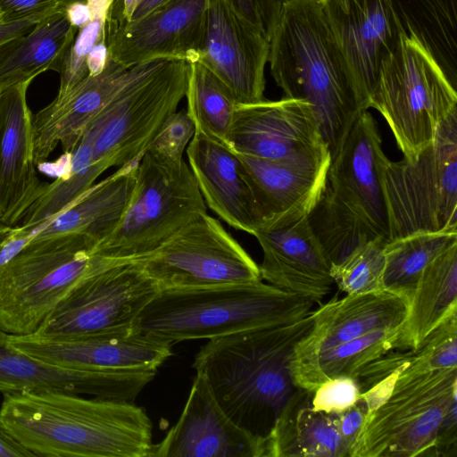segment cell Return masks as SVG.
<instances>
[{
	"label": "cell",
	"mask_w": 457,
	"mask_h": 457,
	"mask_svg": "<svg viewBox=\"0 0 457 457\" xmlns=\"http://www.w3.org/2000/svg\"><path fill=\"white\" fill-rule=\"evenodd\" d=\"M1 420L34 456L150 457L152 421L133 402L63 392L3 394Z\"/></svg>",
	"instance_id": "6da1fadb"
},
{
	"label": "cell",
	"mask_w": 457,
	"mask_h": 457,
	"mask_svg": "<svg viewBox=\"0 0 457 457\" xmlns=\"http://www.w3.org/2000/svg\"><path fill=\"white\" fill-rule=\"evenodd\" d=\"M313 311L288 324L259 327L210 339L192 367L204 377L217 403L237 426L266 441L295 393L290 361L311 329Z\"/></svg>",
	"instance_id": "7a4b0ae2"
},
{
	"label": "cell",
	"mask_w": 457,
	"mask_h": 457,
	"mask_svg": "<svg viewBox=\"0 0 457 457\" xmlns=\"http://www.w3.org/2000/svg\"><path fill=\"white\" fill-rule=\"evenodd\" d=\"M270 74L286 98L312 108L331 160L361 110L320 0L283 4L268 36Z\"/></svg>",
	"instance_id": "3957f363"
},
{
	"label": "cell",
	"mask_w": 457,
	"mask_h": 457,
	"mask_svg": "<svg viewBox=\"0 0 457 457\" xmlns=\"http://www.w3.org/2000/svg\"><path fill=\"white\" fill-rule=\"evenodd\" d=\"M313 304L262 280L164 289L145 306L134 328L172 345L292 323L306 317Z\"/></svg>",
	"instance_id": "277c9868"
},
{
	"label": "cell",
	"mask_w": 457,
	"mask_h": 457,
	"mask_svg": "<svg viewBox=\"0 0 457 457\" xmlns=\"http://www.w3.org/2000/svg\"><path fill=\"white\" fill-rule=\"evenodd\" d=\"M384 152L372 115L362 112L331 160L320 202L309 215L330 264L376 237L389 241L379 162Z\"/></svg>",
	"instance_id": "5b68a950"
},
{
	"label": "cell",
	"mask_w": 457,
	"mask_h": 457,
	"mask_svg": "<svg viewBox=\"0 0 457 457\" xmlns=\"http://www.w3.org/2000/svg\"><path fill=\"white\" fill-rule=\"evenodd\" d=\"M372 386L384 401L367 413L351 457L438 456L444 420L457 408V369L383 372Z\"/></svg>",
	"instance_id": "8992f818"
},
{
	"label": "cell",
	"mask_w": 457,
	"mask_h": 457,
	"mask_svg": "<svg viewBox=\"0 0 457 457\" xmlns=\"http://www.w3.org/2000/svg\"><path fill=\"white\" fill-rule=\"evenodd\" d=\"M188 62L156 59L131 67L112 98L82 135L93 144V164L106 170L139 161L185 97Z\"/></svg>",
	"instance_id": "52a82bcc"
},
{
	"label": "cell",
	"mask_w": 457,
	"mask_h": 457,
	"mask_svg": "<svg viewBox=\"0 0 457 457\" xmlns=\"http://www.w3.org/2000/svg\"><path fill=\"white\" fill-rule=\"evenodd\" d=\"M83 236L33 241L0 266V328L36 332L56 305L85 278L112 259L92 253Z\"/></svg>",
	"instance_id": "ba28073f"
},
{
	"label": "cell",
	"mask_w": 457,
	"mask_h": 457,
	"mask_svg": "<svg viewBox=\"0 0 457 457\" xmlns=\"http://www.w3.org/2000/svg\"><path fill=\"white\" fill-rule=\"evenodd\" d=\"M205 213L207 206L188 163L173 162L148 149L139 161L120 220L92 253L119 261L140 259Z\"/></svg>",
	"instance_id": "9c48e42d"
},
{
	"label": "cell",
	"mask_w": 457,
	"mask_h": 457,
	"mask_svg": "<svg viewBox=\"0 0 457 457\" xmlns=\"http://www.w3.org/2000/svg\"><path fill=\"white\" fill-rule=\"evenodd\" d=\"M368 107L380 112L403 157L413 160L457 109V92L430 52L403 33L381 63Z\"/></svg>",
	"instance_id": "30bf717a"
},
{
	"label": "cell",
	"mask_w": 457,
	"mask_h": 457,
	"mask_svg": "<svg viewBox=\"0 0 457 457\" xmlns=\"http://www.w3.org/2000/svg\"><path fill=\"white\" fill-rule=\"evenodd\" d=\"M379 179L389 241L420 231L457 230V109L413 160L384 154Z\"/></svg>",
	"instance_id": "8fae6325"
},
{
	"label": "cell",
	"mask_w": 457,
	"mask_h": 457,
	"mask_svg": "<svg viewBox=\"0 0 457 457\" xmlns=\"http://www.w3.org/2000/svg\"><path fill=\"white\" fill-rule=\"evenodd\" d=\"M137 261L161 290L262 280L256 262L207 213Z\"/></svg>",
	"instance_id": "7c38bea8"
},
{
	"label": "cell",
	"mask_w": 457,
	"mask_h": 457,
	"mask_svg": "<svg viewBox=\"0 0 457 457\" xmlns=\"http://www.w3.org/2000/svg\"><path fill=\"white\" fill-rule=\"evenodd\" d=\"M160 291L137 260L112 261L81 280L36 333L69 336L132 328Z\"/></svg>",
	"instance_id": "4fadbf2b"
},
{
	"label": "cell",
	"mask_w": 457,
	"mask_h": 457,
	"mask_svg": "<svg viewBox=\"0 0 457 457\" xmlns=\"http://www.w3.org/2000/svg\"><path fill=\"white\" fill-rule=\"evenodd\" d=\"M228 145L236 153L271 162L331 157L312 106L286 97L237 104Z\"/></svg>",
	"instance_id": "5bb4252c"
},
{
	"label": "cell",
	"mask_w": 457,
	"mask_h": 457,
	"mask_svg": "<svg viewBox=\"0 0 457 457\" xmlns=\"http://www.w3.org/2000/svg\"><path fill=\"white\" fill-rule=\"evenodd\" d=\"M270 43L263 28L227 0H207L206 23L197 61L230 91L239 104L264 100Z\"/></svg>",
	"instance_id": "9a60e30c"
},
{
	"label": "cell",
	"mask_w": 457,
	"mask_h": 457,
	"mask_svg": "<svg viewBox=\"0 0 457 457\" xmlns=\"http://www.w3.org/2000/svg\"><path fill=\"white\" fill-rule=\"evenodd\" d=\"M359 104L369 109L382 62L405 33L391 0H320Z\"/></svg>",
	"instance_id": "2e32d148"
},
{
	"label": "cell",
	"mask_w": 457,
	"mask_h": 457,
	"mask_svg": "<svg viewBox=\"0 0 457 457\" xmlns=\"http://www.w3.org/2000/svg\"><path fill=\"white\" fill-rule=\"evenodd\" d=\"M7 342L40 361L74 369L156 371L172 354L171 345L134 327L69 336L8 334Z\"/></svg>",
	"instance_id": "e0dca14e"
},
{
	"label": "cell",
	"mask_w": 457,
	"mask_h": 457,
	"mask_svg": "<svg viewBox=\"0 0 457 457\" xmlns=\"http://www.w3.org/2000/svg\"><path fill=\"white\" fill-rule=\"evenodd\" d=\"M207 0H168L129 22L106 23L108 56L130 68L156 59L197 61Z\"/></svg>",
	"instance_id": "ac0fdd59"
},
{
	"label": "cell",
	"mask_w": 457,
	"mask_h": 457,
	"mask_svg": "<svg viewBox=\"0 0 457 457\" xmlns=\"http://www.w3.org/2000/svg\"><path fill=\"white\" fill-rule=\"evenodd\" d=\"M0 328V392H63L133 402L153 380L154 370L74 369L40 361L8 345Z\"/></svg>",
	"instance_id": "d6986e66"
},
{
	"label": "cell",
	"mask_w": 457,
	"mask_h": 457,
	"mask_svg": "<svg viewBox=\"0 0 457 457\" xmlns=\"http://www.w3.org/2000/svg\"><path fill=\"white\" fill-rule=\"evenodd\" d=\"M266 441L237 426L196 373L177 423L154 444L150 457H266Z\"/></svg>",
	"instance_id": "ffe728a7"
},
{
	"label": "cell",
	"mask_w": 457,
	"mask_h": 457,
	"mask_svg": "<svg viewBox=\"0 0 457 457\" xmlns=\"http://www.w3.org/2000/svg\"><path fill=\"white\" fill-rule=\"evenodd\" d=\"M259 211L258 228L287 226L309 216L326 187L331 157L271 162L237 153Z\"/></svg>",
	"instance_id": "44dd1931"
},
{
	"label": "cell",
	"mask_w": 457,
	"mask_h": 457,
	"mask_svg": "<svg viewBox=\"0 0 457 457\" xmlns=\"http://www.w3.org/2000/svg\"><path fill=\"white\" fill-rule=\"evenodd\" d=\"M30 82L0 91V223L13 227L43 191L34 156Z\"/></svg>",
	"instance_id": "7402d4cb"
},
{
	"label": "cell",
	"mask_w": 457,
	"mask_h": 457,
	"mask_svg": "<svg viewBox=\"0 0 457 457\" xmlns=\"http://www.w3.org/2000/svg\"><path fill=\"white\" fill-rule=\"evenodd\" d=\"M253 236L262 251V279L313 303L329 294L331 264L309 216L279 228H257Z\"/></svg>",
	"instance_id": "603a6c76"
},
{
	"label": "cell",
	"mask_w": 457,
	"mask_h": 457,
	"mask_svg": "<svg viewBox=\"0 0 457 457\" xmlns=\"http://www.w3.org/2000/svg\"><path fill=\"white\" fill-rule=\"evenodd\" d=\"M109 56L103 71L88 75L64 95L57 96L32 118L34 156L44 163L60 144L71 154L87 126L104 109L130 74Z\"/></svg>",
	"instance_id": "cb8c5ba5"
},
{
	"label": "cell",
	"mask_w": 457,
	"mask_h": 457,
	"mask_svg": "<svg viewBox=\"0 0 457 457\" xmlns=\"http://www.w3.org/2000/svg\"><path fill=\"white\" fill-rule=\"evenodd\" d=\"M408 304L386 291L346 295L313 311L309 332L295 345L291 370L339 344L370 332L403 325Z\"/></svg>",
	"instance_id": "d4e9b609"
},
{
	"label": "cell",
	"mask_w": 457,
	"mask_h": 457,
	"mask_svg": "<svg viewBox=\"0 0 457 457\" xmlns=\"http://www.w3.org/2000/svg\"><path fill=\"white\" fill-rule=\"evenodd\" d=\"M187 156L206 206L228 226L253 236L261 218L237 153L195 130Z\"/></svg>",
	"instance_id": "484cf974"
},
{
	"label": "cell",
	"mask_w": 457,
	"mask_h": 457,
	"mask_svg": "<svg viewBox=\"0 0 457 457\" xmlns=\"http://www.w3.org/2000/svg\"><path fill=\"white\" fill-rule=\"evenodd\" d=\"M139 161L94 184L62 212L31 230L29 242L78 235L89 239L95 248L120 220L135 186Z\"/></svg>",
	"instance_id": "4316f807"
},
{
	"label": "cell",
	"mask_w": 457,
	"mask_h": 457,
	"mask_svg": "<svg viewBox=\"0 0 457 457\" xmlns=\"http://www.w3.org/2000/svg\"><path fill=\"white\" fill-rule=\"evenodd\" d=\"M312 394L297 388L267 437L266 457H350L334 413L314 411Z\"/></svg>",
	"instance_id": "83f0119b"
},
{
	"label": "cell",
	"mask_w": 457,
	"mask_h": 457,
	"mask_svg": "<svg viewBox=\"0 0 457 457\" xmlns=\"http://www.w3.org/2000/svg\"><path fill=\"white\" fill-rule=\"evenodd\" d=\"M78 30L65 12L56 9L25 35L2 44L0 91L19 83L31 82L47 70L60 72Z\"/></svg>",
	"instance_id": "f1b7e54d"
},
{
	"label": "cell",
	"mask_w": 457,
	"mask_h": 457,
	"mask_svg": "<svg viewBox=\"0 0 457 457\" xmlns=\"http://www.w3.org/2000/svg\"><path fill=\"white\" fill-rule=\"evenodd\" d=\"M457 313V243L423 270L402 325L398 349L416 348L453 314Z\"/></svg>",
	"instance_id": "f546056e"
},
{
	"label": "cell",
	"mask_w": 457,
	"mask_h": 457,
	"mask_svg": "<svg viewBox=\"0 0 457 457\" xmlns=\"http://www.w3.org/2000/svg\"><path fill=\"white\" fill-rule=\"evenodd\" d=\"M401 326L378 329L329 348L291 370L297 388L312 392L324 381L337 377L356 378L368 364L398 349Z\"/></svg>",
	"instance_id": "4dcf8cb0"
},
{
	"label": "cell",
	"mask_w": 457,
	"mask_h": 457,
	"mask_svg": "<svg viewBox=\"0 0 457 457\" xmlns=\"http://www.w3.org/2000/svg\"><path fill=\"white\" fill-rule=\"evenodd\" d=\"M404 32L414 36L457 83L456 0H391Z\"/></svg>",
	"instance_id": "1f68e13d"
},
{
	"label": "cell",
	"mask_w": 457,
	"mask_h": 457,
	"mask_svg": "<svg viewBox=\"0 0 457 457\" xmlns=\"http://www.w3.org/2000/svg\"><path fill=\"white\" fill-rule=\"evenodd\" d=\"M457 243V230L420 231L388 241L384 248L383 290L409 305L424 269Z\"/></svg>",
	"instance_id": "d6a6232c"
},
{
	"label": "cell",
	"mask_w": 457,
	"mask_h": 457,
	"mask_svg": "<svg viewBox=\"0 0 457 457\" xmlns=\"http://www.w3.org/2000/svg\"><path fill=\"white\" fill-rule=\"evenodd\" d=\"M185 97L195 130L228 145L237 101L228 88L201 62H188Z\"/></svg>",
	"instance_id": "836d02e7"
},
{
	"label": "cell",
	"mask_w": 457,
	"mask_h": 457,
	"mask_svg": "<svg viewBox=\"0 0 457 457\" xmlns=\"http://www.w3.org/2000/svg\"><path fill=\"white\" fill-rule=\"evenodd\" d=\"M387 242L384 237H376L358 245L340 262L331 264L334 284L346 295L384 291V248Z\"/></svg>",
	"instance_id": "e575fe53"
},
{
	"label": "cell",
	"mask_w": 457,
	"mask_h": 457,
	"mask_svg": "<svg viewBox=\"0 0 457 457\" xmlns=\"http://www.w3.org/2000/svg\"><path fill=\"white\" fill-rule=\"evenodd\" d=\"M112 0H87L90 21L77 32L62 66L57 96L71 90L88 76L87 57L93 46L106 36V22Z\"/></svg>",
	"instance_id": "d590c367"
},
{
	"label": "cell",
	"mask_w": 457,
	"mask_h": 457,
	"mask_svg": "<svg viewBox=\"0 0 457 457\" xmlns=\"http://www.w3.org/2000/svg\"><path fill=\"white\" fill-rule=\"evenodd\" d=\"M195 131V124L187 112L176 111L168 117L148 149L169 161L181 162Z\"/></svg>",
	"instance_id": "8d00e7d4"
},
{
	"label": "cell",
	"mask_w": 457,
	"mask_h": 457,
	"mask_svg": "<svg viewBox=\"0 0 457 457\" xmlns=\"http://www.w3.org/2000/svg\"><path fill=\"white\" fill-rule=\"evenodd\" d=\"M361 396L357 380L351 377H337L319 385L312 394V407L326 413H339L353 404Z\"/></svg>",
	"instance_id": "74e56055"
},
{
	"label": "cell",
	"mask_w": 457,
	"mask_h": 457,
	"mask_svg": "<svg viewBox=\"0 0 457 457\" xmlns=\"http://www.w3.org/2000/svg\"><path fill=\"white\" fill-rule=\"evenodd\" d=\"M57 9L56 0H0V21H14Z\"/></svg>",
	"instance_id": "f35d334b"
},
{
	"label": "cell",
	"mask_w": 457,
	"mask_h": 457,
	"mask_svg": "<svg viewBox=\"0 0 457 457\" xmlns=\"http://www.w3.org/2000/svg\"><path fill=\"white\" fill-rule=\"evenodd\" d=\"M366 415L367 409L360 399L350 408L339 413H334L338 432L349 449L350 457Z\"/></svg>",
	"instance_id": "ab89813d"
},
{
	"label": "cell",
	"mask_w": 457,
	"mask_h": 457,
	"mask_svg": "<svg viewBox=\"0 0 457 457\" xmlns=\"http://www.w3.org/2000/svg\"><path fill=\"white\" fill-rule=\"evenodd\" d=\"M47 14L33 15L9 22L0 21V46L6 41L25 35Z\"/></svg>",
	"instance_id": "60d3db41"
},
{
	"label": "cell",
	"mask_w": 457,
	"mask_h": 457,
	"mask_svg": "<svg viewBox=\"0 0 457 457\" xmlns=\"http://www.w3.org/2000/svg\"><path fill=\"white\" fill-rule=\"evenodd\" d=\"M288 1L290 0H255L261 21L267 37L269 36L283 4Z\"/></svg>",
	"instance_id": "b9f144b4"
},
{
	"label": "cell",
	"mask_w": 457,
	"mask_h": 457,
	"mask_svg": "<svg viewBox=\"0 0 457 457\" xmlns=\"http://www.w3.org/2000/svg\"><path fill=\"white\" fill-rule=\"evenodd\" d=\"M108 59L106 36L100 39L90 50L87 57L88 75L95 76L103 71Z\"/></svg>",
	"instance_id": "7bdbcfd3"
},
{
	"label": "cell",
	"mask_w": 457,
	"mask_h": 457,
	"mask_svg": "<svg viewBox=\"0 0 457 457\" xmlns=\"http://www.w3.org/2000/svg\"><path fill=\"white\" fill-rule=\"evenodd\" d=\"M29 456L34 455L9 434L0 418V457Z\"/></svg>",
	"instance_id": "ee69618b"
},
{
	"label": "cell",
	"mask_w": 457,
	"mask_h": 457,
	"mask_svg": "<svg viewBox=\"0 0 457 457\" xmlns=\"http://www.w3.org/2000/svg\"><path fill=\"white\" fill-rule=\"evenodd\" d=\"M64 12L71 24L78 29L84 27L91 19V12L87 2L72 3L64 9Z\"/></svg>",
	"instance_id": "f6af8a7d"
},
{
	"label": "cell",
	"mask_w": 457,
	"mask_h": 457,
	"mask_svg": "<svg viewBox=\"0 0 457 457\" xmlns=\"http://www.w3.org/2000/svg\"><path fill=\"white\" fill-rule=\"evenodd\" d=\"M245 18L262 27L255 0H227ZM263 28V27H262Z\"/></svg>",
	"instance_id": "bcb514c9"
},
{
	"label": "cell",
	"mask_w": 457,
	"mask_h": 457,
	"mask_svg": "<svg viewBox=\"0 0 457 457\" xmlns=\"http://www.w3.org/2000/svg\"><path fill=\"white\" fill-rule=\"evenodd\" d=\"M143 0H114L112 4H118V7L120 8L119 15L114 19L107 18V24L110 25H118L125 22H129L132 15L137 7V5Z\"/></svg>",
	"instance_id": "7dc6e473"
},
{
	"label": "cell",
	"mask_w": 457,
	"mask_h": 457,
	"mask_svg": "<svg viewBox=\"0 0 457 457\" xmlns=\"http://www.w3.org/2000/svg\"><path fill=\"white\" fill-rule=\"evenodd\" d=\"M166 1L168 0H143L136 8L131 20H136L145 15L147 12L165 3Z\"/></svg>",
	"instance_id": "c3c4849f"
},
{
	"label": "cell",
	"mask_w": 457,
	"mask_h": 457,
	"mask_svg": "<svg viewBox=\"0 0 457 457\" xmlns=\"http://www.w3.org/2000/svg\"><path fill=\"white\" fill-rule=\"evenodd\" d=\"M57 1V9L63 10L71 4L75 2H82L87 3V0H56Z\"/></svg>",
	"instance_id": "681fc988"
},
{
	"label": "cell",
	"mask_w": 457,
	"mask_h": 457,
	"mask_svg": "<svg viewBox=\"0 0 457 457\" xmlns=\"http://www.w3.org/2000/svg\"><path fill=\"white\" fill-rule=\"evenodd\" d=\"M9 226L0 225V251L2 249L3 244L7 237Z\"/></svg>",
	"instance_id": "f907efd6"
},
{
	"label": "cell",
	"mask_w": 457,
	"mask_h": 457,
	"mask_svg": "<svg viewBox=\"0 0 457 457\" xmlns=\"http://www.w3.org/2000/svg\"><path fill=\"white\" fill-rule=\"evenodd\" d=\"M112 1H114V0H112Z\"/></svg>",
	"instance_id": "816d5d0a"
}]
</instances>
